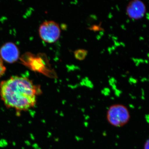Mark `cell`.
Listing matches in <instances>:
<instances>
[{"instance_id": "1", "label": "cell", "mask_w": 149, "mask_h": 149, "mask_svg": "<svg viewBox=\"0 0 149 149\" xmlns=\"http://www.w3.org/2000/svg\"><path fill=\"white\" fill-rule=\"evenodd\" d=\"M40 86L27 77L13 76L0 83V97L6 106L25 111L36 105Z\"/></svg>"}, {"instance_id": "2", "label": "cell", "mask_w": 149, "mask_h": 149, "mask_svg": "<svg viewBox=\"0 0 149 149\" xmlns=\"http://www.w3.org/2000/svg\"><path fill=\"white\" fill-rule=\"evenodd\" d=\"M106 117L111 125L119 128L124 126L129 122L130 113L125 106L122 104H114L108 109Z\"/></svg>"}, {"instance_id": "3", "label": "cell", "mask_w": 149, "mask_h": 149, "mask_svg": "<svg viewBox=\"0 0 149 149\" xmlns=\"http://www.w3.org/2000/svg\"><path fill=\"white\" fill-rule=\"evenodd\" d=\"M39 32L41 39L48 43H53L57 41L61 34L59 25L53 20L44 22L39 27Z\"/></svg>"}, {"instance_id": "4", "label": "cell", "mask_w": 149, "mask_h": 149, "mask_svg": "<svg viewBox=\"0 0 149 149\" xmlns=\"http://www.w3.org/2000/svg\"><path fill=\"white\" fill-rule=\"evenodd\" d=\"M126 12L130 18L133 19H139L145 15L146 12V7L141 0H133L127 5Z\"/></svg>"}, {"instance_id": "5", "label": "cell", "mask_w": 149, "mask_h": 149, "mask_svg": "<svg viewBox=\"0 0 149 149\" xmlns=\"http://www.w3.org/2000/svg\"><path fill=\"white\" fill-rule=\"evenodd\" d=\"M19 56L18 48L14 43H6L0 49V56L7 62H14L18 59Z\"/></svg>"}, {"instance_id": "6", "label": "cell", "mask_w": 149, "mask_h": 149, "mask_svg": "<svg viewBox=\"0 0 149 149\" xmlns=\"http://www.w3.org/2000/svg\"><path fill=\"white\" fill-rule=\"evenodd\" d=\"M88 54V51L84 49H78L74 52V57L76 59L82 61L85 58Z\"/></svg>"}, {"instance_id": "7", "label": "cell", "mask_w": 149, "mask_h": 149, "mask_svg": "<svg viewBox=\"0 0 149 149\" xmlns=\"http://www.w3.org/2000/svg\"><path fill=\"white\" fill-rule=\"evenodd\" d=\"M6 70V68L4 64L2 59L0 56V77L5 73Z\"/></svg>"}, {"instance_id": "8", "label": "cell", "mask_w": 149, "mask_h": 149, "mask_svg": "<svg viewBox=\"0 0 149 149\" xmlns=\"http://www.w3.org/2000/svg\"><path fill=\"white\" fill-rule=\"evenodd\" d=\"M144 149H149V139L147 140L144 145Z\"/></svg>"}]
</instances>
